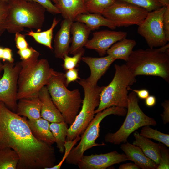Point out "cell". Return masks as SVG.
<instances>
[{
	"mask_svg": "<svg viewBox=\"0 0 169 169\" xmlns=\"http://www.w3.org/2000/svg\"><path fill=\"white\" fill-rule=\"evenodd\" d=\"M127 111L126 108L113 106L96 113L81 135L79 143L69 152L65 160L66 163L77 165L86 150L94 146L105 145L103 143L99 144L95 142L99 136L101 122L105 117L111 115L125 116Z\"/></svg>",
	"mask_w": 169,
	"mask_h": 169,
	"instance_id": "cell-9",
	"label": "cell"
},
{
	"mask_svg": "<svg viewBox=\"0 0 169 169\" xmlns=\"http://www.w3.org/2000/svg\"><path fill=\"white\" fill-rule=\"evenodd\" d=\"M160 160L156 169L169 168V151L165 145L160 143Z\"/></svg>",
	"mask_w": 169,
	"mask_h": 169,
	"instance_id": "cell-33",
	"label": "cell"
},
{
	"mask_svg": "<svg viewBox=\"0 0 169 169\" xmlns=\"http://www.w3.org/2000/svg\"><path fill=\"white\" fill-rule=\"evenodd\" d=\"M3 48L0 46V59H2Z\"/></svg>",
	"mask_w": 169,
	"mask_h": 169,
	"instance_id": "cell-48",
	"label": "cell"
},
{
	"mask_svg": "<svg viewBox=\"0 0 169 169\" xmlns=\"http://www.w3.org/2000/svg\"><path fill=\"white\" fill-rule=\"evenodd\" d=\"M19 161L16 152L10 148L0 150V169H16Z\"/></svg>",
	"mask_w": 169,
	"mask_h": 169,
	"instance_id": "cell-28",
	"label": "cell"
},
{
	"mask_svg": "<svg viewBox=\"0 0 169 169\" xmlns=\"http://www.w3.org/2000/svg\"><path fill=\"white\" fill-rule=\"evenodd\" d=\"M80 137L79 136L73 140L66 141L64 144V153L62 160L58 164L49 168V169H60L63 162L66 160L71 149L76 143L80 140Z\"/></svg>",
	"mask_w": 169,
	"mask_h": 169,
	"instance_id": "cell-34",
	"label": "cell"
},
{
	"mask_svg": "<svg viewBox=\"0 0 169 169\" xmlns=\"http://www.w3.org/2000/svg\"><path fill=\"white\" fill-rule=\"evenodd\" d=\"M15 34V41L16 47L18 50H22L29 47L28 44L25 39L24 35L19 32Z\"/></svg>",
	"mask_w": 169,
	"mask_h": 169,
	"instance_id": "cell-38",
	"label": "cell"
},
{
	"mask_svg": "<svg viewBox=\"0 0 169 169\" xmlns=\"http://www.w3.org/2000/svg\"><path fill=\"white\" fill-rule=\"evenodd\" d=\"M120 148L129 160L133 161L140 168L157 169L158 165L147 157L139 147L127 141L122 144Z\"/></svg>",
	"mask_w": 169,
	"mask_h": 169,
	"instance_id": "cell-18",
	"label": "cell"
},
{
	"mask_svg": "<svg viewBox=\"0 0 169 169\" xmlns=\"http://www.w3.org/2000/svg\"><path fill=\"white\" fill-rule=\"evenodd\" d=\"M9 147L19 157L18 169H49L56 162L54 149L33 135L25 117L0 101V150Z\"/></svg>",
	"mask_w": 169,
	"mask_h": 169,
	"instance_id": "cell-1",
	"label": "cell"
},
{
	"mask_svg": "<svg viewBox=\"0 0 169 169\" xmlns=\"http://www.w3.org/2000/svg\"><path fill=\"white\" fill-rule=\"evenodd\" d=\"M4 61L13 63L14 59L13 58L12 50L9 48H3L2 59Z\"/></svg>",
	"mask_w": 169,
	"mask_h": 169,
	"instance_id": "cell-42",
	"label": "cell"
},
{
	"mask_svg": "<svg viewBox=\"0 0 169 169\" xmlns=\"http://www.w3.org/2000/svg\"><path fill=\"white\" fill-rule=\"evenodd\" d=\"M17 103L16 113L20 116L34 120L41 117V102L38 96L30 98L21 99Z\"/></svg>",
	"mask_w": 169,
	"mask_h": 169,
	"instance_id": "cell-20",
	"label": "cell"
},
{
	"mask_svg": "<svg viewBox=\"0 0 169 169\" xmlns=\"http://www.w3.org/2000/svg\"><path fill=\"white\" fill-rule=\"evenodd\" d=\"M161 105L163 108L164 111L161 116L165 124L169 122V101L165 100L161 104Z\"/></svg>",
	"mask_w": 169,
	"mask_h": 169,
	"instance_id": "cell-41",
	"label": "cell"
},
{
	"mask_svg": "<svg viewBox=\"0 0 169 169\" xmlns=\"http://www.w3.org/2000/svg\"><path fill=\"white\" fill-rule=\"evenodd\" d=\"M20 68L19 62L15 64L6 62L0 79V101L15 112L17 108L18 81Z\"/></svg>",
	"mask_w": 169,
	"mask_h": 169,
	"instance_id": "cell-12",
	"label": "cell"
},
{
	"mask_svg": "<svg viewBox=\"0 0 169 169\" xmlns=\"http://www.w3.org/2000/svg\"><path fill=\"white\" fill-rule=\"evenodd\" d=\"M125 1L142 8L150 12L164 6L158 0H118Z\"/></svg>",
	"mask_w": 169,
	"mask_h": 169,
	"instance_id": "cell-31",
	"label": "cell"
},
{
	"mask_svg": "<svg viewBox=\"0 0 169 169\" xmlns=\"http://www.w3.org/2000/svg\"><path fill=\"white\" fill-rule=\"evenodd\" d=\"M127 33L122 31L105 30L94 32L85 47L95 50L100 56L106 54L107 50L114 44L126 38Z\"/></svg>",
	"mask_w": 169,
	"mask_h": 169,
	"instance_id": "cell-14",
	"label": "cell"
},
{
	"mask_svg": "<svg viewBox=\"0 0 169 169\" xmlns=\"http://www.w3.org/2000/svg\"><path fill=\"white\" fill-rule=\"evenodd\" d=\"M119 169H139L140 168L134 163H128L121 165Z\"/></svg>",
	"mask_w": 169,
	"mask_h": 169,
	"instance_id": "cell-45",
	"label": "cell"
},
{
	"mask_svg": "<svg viewBox=\"0 0 169 169\" xmlns=\"http://www.w3.org/2000/svg\"><path fill=\"white\" fill-rule=\"evenodd\" d=\"M114 77L109 84L104 86L100 94V102L95 113L115 106L127 108L128 88L136 82L134 76L125 64H115Z\"/></svg>",
	"mask_w": 169,
	"mask_h": 169,
	"instance_id": "cell-6",
	"label": "cell"
},
{
	"mask_svg": "<svg viewBox=\"0 0 169 169\" xmlns=\"http://www.w3.org/2000/svg\"><path fill=\"white\" fill-rule=\"evenodd\" d=\"M39 3L49 12L53 14H60V12L51 0H27Z\"/></svg>",
	"mask_w": 169,
	"mask_h": 169,
	"instance_id": "cell-36",
	"label": "cell"
},
{
	"mask_svg": "<svg viewBox=\"0 0 169 169\" xmlns=\"http://www.w3.org/2000/svg\"><path fill=\"white\" fill-rule=\"evenodd\" d=\"M55 5L64 19H69L73 22H74L78 15L88 13L85 7V0H59Z\"/></svg>",
	"mask_w": 169,
	"mask_h": 169,
	"instance_id": "cell-23",
	"label": "cell"
},
{
	"mask_svg": "<svg viewBox=\"0 0 169 169\" xmlns=\"http://www.w3.org/2000/svg\"><path fill=\"white\" fill-rule=\"evenodd\" d=\"M148 12L131 3L116 0L105 9L102 15L111 21L116 27L139 25L146 17Z\"/></svg>",
	"mask_w": 169,
	"mask_h": 169,
	"instance_id": "cell-10",
	"label": "cell"
},
{
	"mask_svg": "<svg viewBox=\"0 0 169 169\" xmlns=\"http://www.w3.org/2000/svg\"><path fill=\"white\" fill-rule=\"evenodd\" d=\"M64 76L65 84L66 87L71 82H74L77 79H80L79 76L78 70L75 68L66 70Z\"/></svg>",
	"mask_w": 169,
	"mask_h": 169,
	"instance_id": "cell-37",
	"label": "cell"
},
{
	"mask_svg": "<svg viewBox=\"0 0 169 169\" xmlns=\"http://www.w3.org/2000/svg\"><path fill=\"white\" fill-rule=\"evenodd\" d=\"M83 87L84 96L81 109L68 128L66 141H72L81 135L94 118L95 112L100 102V94L104 86L93 85L86 79L78 82Z\"/></svg>",
	"mask_w": 169,
	"mask_h": 169,
	"instance_id": "cell-8",
	"label": "cell"
},
{
	"mask_svg": "<svg viewBox=\"0 0 169 169\" xmlns=\"http://www.w3.org/2000/svg\"><path fill=\"white\" fill-rule=\"evenodd\" d=\"M64 74L56 71L46 85L51 99L61 113L64 121L70 125L79 112L82 100L78 89L68 90Z\"/></svg>",
	"mask_w": 169,
	"mask_h": 169,
	"instance_id": "cell-5",
	"label": "cell"
},
{
	"mask_svg": "<svg viewBox=\"0 0 169 169\" xmlns=\"http://www.w3.org/2000/svg\"><path fill=\"white\" fill-rule=\"evenodd\" d=\"M67 125L64 121L51 123L50 124V128L54 138L55 142L59 151L61 153L64 151V144L69 128Z\"/></svg>",
	"mask_w": 169,
	"mask_h": 169,
	"instance_id": "cell-26",
	"label": "cell"
},
{
	"mask_svg": "<svg viewBox=\"0 0 169 169\" xmlns=\"http://www.w3.org/2000/svg\"><path fill=\"white\" fill-rule=\"evenodd\" d=\"M139 134L148 139H153L169 147V135L162 133L146 125L142 127Z\"/></svg>",
	"mask_w": 169,
	"mask_h": 169,
	"instance_id": "cell-29",
	"label": "cell"
},
{
	"mask_svg": "<svg viewBox=\"0 0 169 169\" xmlns=\"http://www.w3.org/2000/svg\"><path fill=\"white\" fill-rule=\"evenodd\" d=\"M74 21L84 23L91 30L98 29L101 26L107 27L112 29H115L116 27L111 21L97 13H87L79 14L76 17Z\"/></svg>",
	"mask_w": 169,
	"mask_h": 169,
	"instance_id": "cell-24",
	"label": "cell"
},
{
	"mask_svg": "<svg viewBox=\"0 0 169 169\" xmlns=\"http://www.w3.org/2000/svg\"><path fill=\"white\" fill-rule=\"evenodd\" d=\"M164 6H169V0H158Z\"/></svg>",
	"mask_w": 169,
	"mask_h": 169,
	"instance_id": "cell-46",
	"label": "cell"
},
{
	"mask_svg": "<svg viewBox=\"0 0 169 169\" xmlns=\"http://www.w3.org/2000/svg\"><path fill=\"white\" fill-rule=\"evenodd\" d=\"M8 9V2L0 1V36L6 30V23Z\"/></svg>",
	"mask_w": 169,
	"mask_h": 169,
	"instance_id": "cell-35",
	"label": "cell"
},
{
	"mask_svg": "<svg viewBox=\"0 0 169 169\" xmlns=\"http://www.w3.org/2000/svg\"><path fill=\"white\" fill-rule=\"evenodd\" d=\"M91 31L83 23L78 21L72 23L70 28V33L72 35L71 44L69 53L74 55L83 48L89 40Z\"/></svg>",
	"mask_w": 169,
	"mask_h": 169,
	"instance_id": "cell-19",
	"label": "cell"
},
{
	"mask_svg": "<svg viewBox=\"0 0 169 169\" xmlns=\"http://www.w3.org/2000/svg\"><path fill=\"white\" fill-rule=\"evenodd\" d=\"M166 8L163 6L148 12L145 19L138 26L137 33L144 38L150 48L161 47L168 42L163 25V17Z\"/></svg>",
	"mask_w": 169,
	"mask_h": 169,
	"instance_id": "cell-11",
	"label": "cell"
},
{
	"mask_svg": "<svg viewBox=\"0 0 169 169\" xmlns=\"http://www.w3.org/2000/svg\"><path fill=\"white\" fill-rule=\"evenodd\" d=\"M0 1H3L6 2H8V0H0Z\"/></svg>",
	"mask_w": 169,
	"mask_h": 169,
	"instance_id": "cell-50",
	"label": "cell"
},
{
	"mask_svg": "<svg viewBox=\"0 0 169 169\" xmlns=\"http://www.w3.org/2000/svg\"><path fill=\"white\" fill-rule=\"evenodd\" d=\"M136 44L134 40L124 38L113 44L106 54L116 60L121 59L126 62Z\"/></svg>",
	"mask_w": 169,
	"mask_h": 169,
	"instance_id": "cell-25",
	"label": "cell"
},
{
	"mask_svg": "<svg viewBox=\"0 0 169 169\" xmlns=\"http://www.w3.org/2000/svg\"><path fill=\"white\" fill-rule=\"evenodd\" d=\"M85 50L83 48L80 51L72 57L68 55H65L64 57L63 67L64 70H67L75 68L81 59L84 53Z\"/></svg>",
	"mask_w": 169,
	"mask_h": 169,
	"instance_id": "cell-32",
	"label": "cell"
},
{
	"mask_svg": "<svg viewBox=\"0 0 169 169\" xmlns=\"http://www.w3.org/2000/svg\"><path fill=\"white\" fill-rule=\"evenodd\" d=\"M53 2H54V3H55V4H57L59 2V0H51Z\"/></svg>",
	"mask_w": 169,
	"mask_h": 169,
	"instance_id": "cell-49",
	"label": "cell"
},
{
	"mask_svg": "<svg viewBox=\"0 0 169 169\" xmlns=\"http://www.w3.org/2000/svg\"><path fill=\"white\" fill-rule=\"evenodd\" d=\"M39 56V53L36 50L29 59L19 62L21 68L18 81L17 100L38 96L39 91L56 72L47 59H38Z\"/></svg>",
	"mask_w": 169,
	"mask_h": 169,
	"instance_id": "cell-2",
	"label": "cell"
},
{
	"mask_svg": "<svg viewBox=\"0 0 169 169\" xmlns=\"http://www.w3.org/2000/svg\"><path fill=\"white\" fill-rule=\"evenodd\" d=\"M35 51L32 47L29 46L25 49L18 50L17 53L21 60H26L29 59Z\"/></svg>",
	"mask_w": 169,
	"mask_h": 169,
	"instance_id": "cell-40",
	"label": "cell"
},
{
	"mask_svg": "<svg viewBox=\"0 0 169 169\" xmlns=\"http://www.w3.org/2000/svg\"><path fill=\"white\" fill-rule=\"evenodd\" d=\"M27 122L32 134L38 140L51 145L55 143L49 121L41 117L34 120H27Z\"/></svg>",
	"mask_w": 169,
	"mask_h": 169,
	"instance_id": "cell-21",
	"label": "cell"
},
{
	"mask_svg": "<svg viewBox=\"0 0 169 169\" xmlns=\"http://www.w3.org/2000/svg\"><path fill=\"white\" fill-rule=\"evenodd\" d=\"M73 22L64 19L60 24V28L57 33L54 39V53L56 57L63 59L68 55L71 41L70 28Z\"/></svg>",
	"mask_w": 169,
	"mask_h": 169,
	"instance_id": "cell-16",
	"label": "cell"
},
{
	"mask_svg": "<svg viewBox=\"0 0 169 169\" xmlns=\"http://www.w3.org/2000/svg\"><path fill=\"white\" fill-rule=\"evenodd\" d=\"M163 25L165 38L168 42L169 41V6L166 7L164 14Z\"/></svg>",
	"mask_w": 169,
	"mask_h": 169,
	"instance_id": "cell-39",
	"label": "cell"
},
{
	"mask_svg": "<svg viewBox=\"0 0 169 169\" xmlns=\"http://www.w3.org/2000/svg\"><path fill=\"white\" fill-rule=\"evenodd\" d=\"M3 64L2 63L1 60L0 59V79L1 78L2 75H1V73L3 71Z\"/></svg>",
	"mask_w": 169,
	"mask_h": 169,
	"instance_id": "cell-47",
	"label": "cell"
},
{
	"mask_svg": "<svg viewBox=\"0 0 169 169\" xmlns=\"http://www.w3.org/2000/svg\"><path fill=\"white\" fill-rule=\"evenodd\" d=\"M38 97L41 102V117L50 123L64 121L63 117L53 103L46 86L39 91Z\"/></svg>",
	"mask_w": 169,
	"mask_h": 169,
	"instance_id": "cell-17",
	"label": "cell"
},
{
	"mask_svg": "<svg viewBox=\"0 0 169 169\" xmlns=\"http://www.w3.org/2000/svg\"><path fill=\"white\" fill-rule=\"evenodd\" d=\"M81 60L90 69V74L87 79L93 85H97L98 81L111 64L116 60L109 55L100 58L84 56L82 57Z\"/></svg>",
	"mask_w": 169,
	"mask_h": 169,
	"instance_id": "cell-15",
	"label": "cell"
},
{
	"mask_svg": "<svg viewBox=\"0 0 169 169\" xmlns=\"http://www.w3.org/2000/svg\"><path fill=\"white\" fill-rule=\"evenodd\" d=\"M116 0H85L88 13L102 15L104 10L112 4Z\"/></svg>",
	"mask_w": 169,
	"mask_h": 169,
	"instance_id": "cell-30",
	"label": "cell"
},
{
	"mask_svg": "<svg viewBox=\"0 0 169 169\" xmlns=\"http://www.w3.org/2000/svg\"><path fill=\"white\" fill-rule=\"evenodd\" d=\"M127 110L125 119L120 128L114 133H108L105 141L115 145L125 143L136 130L146 125L155 126V120L146 115L141 109L136 94L132 91L128 95Z\"/></svg>",
	"mask_w": 169,
	"mask_h": 169,
	"instance_id": "cell-7",
	"label": "cell"
},
{
	"mask_svg": "<svg viewBox=\"0 0 169 169\" xmlns=\"http://www.w3.org/2000/svg\"><path fill=\"white\" fill-rule=\"evenodd\" d=\"M133 135L135 140L132 144L140 148L147 157L158 165L161 157L160 143L152 141L141 135L137 131L134 132Z\"/></svg>",
	"mask_w": 169,
	"mask_h": 169,
	"instance_id": "cell-22",
	"label": "cell"
},
{
	"mask_svg": "<svg viewBox=\"0 0 169 169\" xmlns=\"http://www.w3.org/2000/svg\"><path fill=\"white\" fill-rule=\"evenodd\" d=\"M125 64L136 77L158 76L169 82V43L158 48L133 51Z\"/></svg>",
	"mask_w": 169,
	"mask_h": 169,
	"instance_id": "cell-3",
	"label": "cell"
},
{
	"mask_svg": "<svg viewBox=\"0 0 169 169\" xmlns=\"http://www.w3.org/2000/svg\"><path fill=\"white\" fill-rule=\"evenodd\" d=\"M59 20L54 17L50 28L43 32H33L31 30L27 31L26 35L32 37L37 42L47 47L51 50L53 49L52 45L53 30L59 22Z\"/></svg>",
	"mask_w": 169,
	"mask_h": 169,
	"instance_id": "cell-27",
	"label": "cell"
},
{
	"mask_svg": "<svg viewBox=\"0 0 169 169\" xmlns=\"http://www.w3.org/2000/svg\"><path fill=\"white\" fill-rule=\"evenodd\" d=\"M127 160L129 159L125 154L115 150L105 154L83 155L77 165L80 169H105Z\"/></svg>",
	"mask_w": 169,
	"mask_h": 169,
	"instance_id": "cell-13",
	"label": "cell"
},
{
	"mask_svg": "<svg viewBox=\"0 0 169 169\" xmlns=\"http://www.w3.org/2000/svg\"><path fill=\"white\" fill-rule=\"evenodd\" d=\"M128 90L134 92L136 94L137 97L141 99H145L149 95V91L146 89H133L130 87Z\"/></svg>",
	"mask_w": 169,
	"mask_h": 169,
	"instance_id": "cell-43",
	"label": "cell"
},
{
	"mask_svg": "<svg viewBox=\"0 0 169 169\" xmlns=\"http://www.w3.org/2000/svg\"><path fill=\"white\" fill-rule=\"evenodd\" d=\"M145 100V105L148 107L153 106L156 104V98L153 95H149Z\"/></svg>",
	"mask_w": 169,
	"mask_h": 169,
	"instance_id": "cell-44",
	"label": "cell"
},
{
	"mask_svg": "<svg viewBox=\"0 0 169 169\" xmlns=\"http://www.w3.org/2000/svg\"><path fill=\"white\" fill-rule=\"evenodd\" d=\"M8 3L6 28L8 32L20 33L25 28L41 31L45 18L44 7L27 0H8Z\"/></svg>",
	"mask_w": 169,
	"mask_h": 169,
	"instance_id": "cell-4",
	"label": "cell"
}]
</instances>
